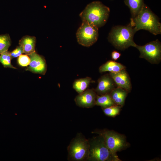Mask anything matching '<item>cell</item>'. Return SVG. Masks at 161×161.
<instances>
[{
	"instance_id": "obj_1",
	"label": "cell",
	"mask_w": 161,
	"mask_h": 161,
	"mask_svg": "<svg viewBox=\"0 0 161 161\" xmlns=\"http://www.w3.org/2000/svg\"><path fill=\"white\" fill-rule=\"evenodd\" d=\"M130 24L136 32L144 30L154 35L161 34V24L157 16L145 4L137 15L131 18Z\"/></svg>"
},
{
	"instance_id": "obj_2",
	"label": "cell",
	"mask_w": 161,
	"mask_h": 161,
	"mask_svg": "<svg viewBox=\"0 0 161 161\" xmlns=\"http://www.w3.org/2000/svg\"><path fill=\"white\" fill-rule=\"evenodd\" d=\"M109 8L99 1L88 4L80 13L82 21L91 24L98 28L104 26L108 19Z\"/></svg>"
},
{
	"instance_id": "obj_3",
	"label": "cell",
	"mask_w": 161,
	"mask_h": 161,
	"mask_svg": "<svg viewBox=\"0 0 161 161\" xmlns=\"http://www.w3.org/2000/svg\"><path fill=\"white\" fill-rule=\"evenodd\" d=\"M136 32L130 24L126 26H115L112 28L108 39L116 48L124 50L130 47H135L136 44L134 42L133 38Z\"/></svg>"
},
{
	"instance_id": "obj_4",
	"label": "cell",
	"mask_w": 161,
	"mask_h": 161,
	"mask_svg": "<svg viewBox=\"0 0 161 161\" xmlns=\"http://www.w3.org/2000/svg\"><path fill=\"white\" fill-rule=\"evenodd\" d=\"M89 143L88 161H121L117 154L112 152L108 148L102 136L88 139Z\"/></svg>"
},
{
	"instance_id": "obj_5",
	"label": "cell",
	"mask_w": 161,
	"mask_h": 161,
	"mask_svg": "<svg viewBox=\"0 0 161 161\" xmlns=\"http://www.w3.org/2000/svg\"><path fill=\"white\" fill-rule=\"evenodd\" d=\"M89 148L88 139H86L81 134H78L71 140L68 147V160L87 161Z\"/></svg>"
},
{
	"instance_id": "obj_6",
	"label": "cell",
	"mask_w": 161,
	"mask_h": 161,
	"mask_svg": "<svg viewBox=\"0 0 161 161\" xmlns=\"http://www.w3.org/2000/svg\"><path fill=\"white\" fill-rule=\"evenodd\" d=\"M103 137L108 148L115 154L124 150L129 146L125 136L113 130L97 129L92 132Z\"/></svg>"
},
{
	"instance_id": "obj_7",
	"label": "cell",
	"mask_w": 161,
	"mask_h": 161,
	"mask_svg": "<svg viewBox=\"0 0 161 161\" xmlns=\"http://www.w3.org/2000/svg\"><path fill=\"white\" fill-rule=\"evenodd\" d=\"M98 28L91 24L83 21L78 29L76 36L79 44L89 47L97 41L98 37Z\"/></svg>"
},
{
	"instance_id": "obj_8",
	"label": "cell",
	"mask_w": 161,
	"mask_h": 161,
	"mask_svg": "<svg viewBox=\"0 0 161 161\" xmlns=\"http://www.w3.org/2000/svg\"><path fill=\"white\" fill-rule=\"evenodd\" d=\"M135 47L139 51V57L144 58L152 64H159L161 60V44L158 39L143 46L136 44Z\"/></svg>"
},
{
	"instance_id": "obj_9",
	"label": "cell",
	"mask_w": 161,
	"mask_h": 161,
	"mask_svg": "<svg viewBox=\"0 0 161 161\" xmlns=\"http://www.w3.org/2000/svg\"><path fill=\"white\" fill-rule=\"evenodd\" d=\"M97 95L94 89H87L81 94H78L74 100L76 105L80 107L92 108L95 105Z\"/></svg>"
},
{
	"instance_id": "obj_10",
	"label": "cell",
	"mask_w": 161,
	"mask_h": 161,
	"mask_svg": "<svg viewBox=\"0 0 161 161\" xmlns=\"http://www.w3.org/2000/svg\"><path fill=\"white\" fill-rule=\"evenodd\" d=\"M29 56L30 61L27 70L33 73L44 75L47 71V65L44 58L35 52Z\"/></svg>"
},
{
	"instance_id": "obj_11",
	"label": "cell",
	"mask_w": 161,
	"mask_h": 161,
	"mask_svg": "<svg viewBox=\"0 0 161 161\" xmlns=\"http://www.w3.org/2000/svg\"><path fill=\"white\" fill-rule=\"evenodd\" d=\"M109 75L117 87L122 88L128 92H131V84L129 76L126 69L117 73H110Z\"/></svg>"
},
{
	"instance_id": "obj_12",
	"label": "cell",
	"mask_w": 161,
	"mask_h": 161,
	"mask_svg": "<svg viewBox=\"0 0 161 161\" xmlns=\"http://www.w3.org/2000/svg\"><path fill=\"white\" fill-rule=\"evenodd\" d=\"M115 85L109 74L104 75L98 79L97 85L95 91L99 95L109 94L115 88Z\"/></svg>"
},
{
	"instance_id": "obj_13",
	"label": "cell",
	"mask_w": 161,
	"mask_h": 161,
	"mask_svg": "<svg viewBox=\"0 0 161 161\" xmlns=\"http://www.w3.org/2000/svg\"><path fill=\"white\" fill-rule=\"evenodd\" d=\"M36 41L35 37L26 35L20 40L19 44L23 48L24 53L29 56L35 52Z\"/></svg>"
},
{
	"instance_id": "obj_14",
	"label": "cell",
	"mask_w": 161,
	"mask_h": 161,
	"mask_svg": "<svg viewBox=\"0 0 161 161\" xmlns=\"http://www.w3.org/2000/svg\"><path fill=\"white\" fill-rule=\"evenodd\" d=\"M128 93L126 90L117 87L114 89L109 94L115 105L122 107Z\"/></svg>"
},
{
	"instance_id": "obj_15",
	"label": "cell",
	"mask_w": 161,
	"mask_h": 161,
	"mask_svg": "<svg viewBox=\"0 0 161 161\" xmlns=\"http://www.w3.org/2000/svg\"><path fill=\"white\" fill-rule=\"evenodd\" d=\"M125 69V66L121 64L114 61L109 60L100 67L99 71L101 73L106 72L117 73Z\"/></svg>"
},
{
	"instance_id": "obj_16",
	"label": "cell",
	"mask_w": 161,
	"mask_h": 161,
	"mask_svg": "<svg viewBox=\"0 0 161 161\" xmlns=\"http://www.w3.org/2000/svg\"><path fill=\"white\" fill-rule=\"evenodd\" d=\"M124 2L130 9L131 18L137 15L144 4L143 0H124Z\"/></svg>"
},
{
	"instance_id": "obj_17",
	"label": "cell",
	"mask_w": 161,
	"mask_h": 161,
	"mask_svg": "<svg viewBox=\"0 0 161 161\" xmlns=\"http://www.w3.org/2000/svg\"><path fill=\"white\" fill-rule=\"evenodd\" d=\"M92 82L91 78L88 77L76 79L73 83V88L78 94H80L87 89Z\"/></svg>"
},
{
	"instance_id": "obj_18",
	"label": "cell",
	"mask_w": 161,
	"mask_h": 161,
	"mask_svg": "<svg viewBox=\"0 0 161 161\" xmlns=\"http://www.w3.org/2000/svg\"><path fill=\"white\" fill-rule=\"evenodd\" d=\"M115 105L109 94L97 95L95 105L104 108Z\"/></svg>"
},
{
	"instance_id": "obj_19",
	"label": "cell",
	"mask_w": 161,
	"mask_h": 161,
	"mask_svg": "<svg viewBox=\"0 0 161 161\" xmlns=\"http://www.w3.org/2000/svg\"><path fill=\"white\" fill-rule=\"evenodd\" d=\"M11 40L8 34L0 35V53L8 50L11 45Z\"/></svg>"
},
{
	"instance_id": "obj_20",
	"label": "cell",
	"mask_w": 161,
	"mask_h": 161,
	"mask_svg": "<svg viewBox=\"0 0 161 161\" xmlns=\"http://www.w3.org/2000/svg\"><path fill=\"white\" fill-rule=\"evenodd\" d=\"M12 59L10 52L8 50L4 51L1 54L0 62L5 68H10L16 69L11 64Z\"/></svg>"
},
{
	"instance_id": "obj_21",
	"label": "cell",
	"mask_w": 161,
	"mask_h": 161,
	"mask_svg": "<svg viewBox=\"0 0 161 161\" xmlns=\"http://www.w3.org/2000/svg\"><path fill=\"white\" fill-rule=\"evenodd\" d=\"M121 107L117 105H114L102 108L104 114L108 116L114 117L118 115L121 109Z\"/></svg>"
},
{
	"instance_id": "obj_22",
	"label": "cell",
	"mask_w": 161,
	"mask_h": 161,
	"mask_svg": "<svg viewBox=\"0 0 161 161\" xmlns=\"http://www.w3.org/2000/svg\"><path fill=\"white\" fill-rule=\"evenodd\" d=\"M18 61L20 65L22 66H27L29 65L30 60L28 55L22 54L18 57Z\"/></svg>"
},
{
	"instance_id": "obj_23",
	"label": "cell",
	"mask_w": 161,
	"mask_h": 161,
	"mask_svg": "<svg viewBox=\"0 0 161 161\" xmlns=\"http://www.w3.org/2000/svg\"><path fill=\"white\" fill-rule=\"evenodd\" d=\"M12 59L18 57L24 53L23 49L20 46L17 47L14 50L10 52Z\"/></svg>"
},
{
	"instance_id": "obj_24",
	"label": "cell",
	"mask_w": 161,
	"mask_h": 161,
	"mask_svg": "<svg viewBox=\"0 0 161 161\" xmlns=\"http://www.w3.org/2000/svg\"><path fill=\"white\" fill-rule=\"evenodd\" d=\"M121 55V53L116 51L114 50L112 52V58L114 61H116L120 58Z\"/></svg>"
},
{
	"instance_id": "obj_25",
	"label": "cell",
	"mask_w": 161,
	"mask_h": 161,
	"mask_svg": "<svg viewBox=\"0 0 161 161\" xmlns=\"http://www.w3.org/2000/svg\"><path fill=\"white\" fill-rule=\"evenodd\" d=\"M1 54L0 53V57Z\"/></svg>"
}]
</instances>
